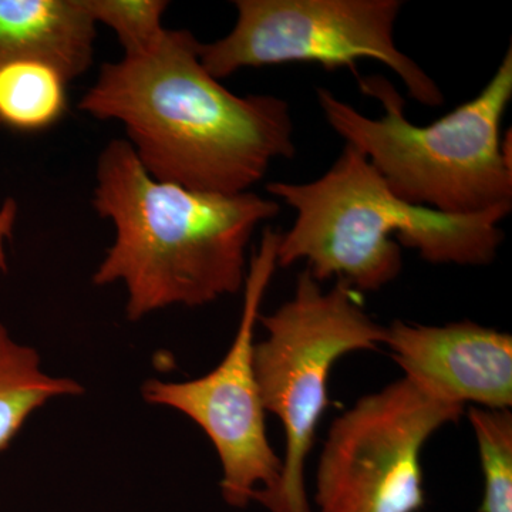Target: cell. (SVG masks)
Here are the masks:
<instances>
[{"instance_id":"9a60e30c","label":"cell","mask_w":512,"mask_h":512,"mask_svg":"<svg viewBox=\"0 0 512 512\" xmlns=\"http://www.w3.org/2000/svg\"><path fill=\"white\" fill-rule=\"evenodd\" d=\"M18 202L8 198L0 208V274L8 271V259H6V242L12 239L13 229L18 220Z\"/></svg>"},{"instance_id":"3957f363","label":"cell","mask_w":512,"mask_h":512,"mask_svg":"<svg viewBox=\"0 0 512 512\" xmlns=\"http://www.w3.org/2000/svg\"><path fill=\"white\" fill-rule=\"evenodd\" d=\"M275 200L296 212L281 234L276 264L305 261L319 282L338 278L355 291L376 292L403 268L402 248L430 264H491L504 241L500 222L512 207L447 215L400 200L362 153L346 144L335 164L311 183H271Z\"/></svg>"},{"instance_id":"7c38bea8","label":"cell","mask_w":512,"mask_h":512,"mask_svg":"<svg viewBox=\"0 0 512 512\" xmlns=\"http://www.w3.org/2000/svg\"><path fill=\"white\" fill-rule=\"evenodd\" d=\"M67 80L52 64L25 60L0 69V124L36 133L62 119Z\"/></svg>"},{"instance_id":"9c48e42d","label":"cell","mask_w":512,"mask_h":512,"mask_svg":"<svg viewBox=\"0 0 512 512\" xmlns=\"http://www.w3.org/2000/svg\"><path fill=\"white\" fill-rule=\"evenodd\" d=\"M383 345L404 377L430 396L491 410L512 406V338L474 322L421 326L396 320Z\"/></svg>"},{"instance_id":"277c9868","label":"cell","mask_w":512,"mask_h":512,"mask_svg":"<svg viewBox=\"0 0 512 512\" xmlns=\"http://www.w3.org/2000/svg\"><path fill=\"white\" fill-rule=\"evenodd\" d=\"M359 86L382 104L383 117L370 119L325 87L316 92L320 109L400 200L447 215L512 207L511 151L500 138L512 99L511 47L477 97L426 127L407 120L402 94L386 77H359Z\"/></svg>"},{"instance_id":"6da1fadb","label":"cell","mask_w":512,"mask_h":512,"mask_svg":"<svg viewBox=\"0 0 512 512\" xmlns=\"http://www.w3.org/2000/svg\"><path fill=\"white\" fill-rule=\"evenodd\" d=\"M200 46L190 30L167 29L148 52L104 63L79 110L120 121L156 180L242 194L274 161L295 156L291 107L269 94L229 92L202 66Z\"/></svg>"},{"instance_id":"52a82bcc","label":"cell","mask_w":512,"mask_h":512,"mask_svg":"<svg viewBox=\"0 0 512 512\" xmlns=\"http://www.w3.org/2000/svg\"><path fill=\"white\" fill-rule=\"evenodd\" d=\"M464 406L406 377L367 394L330 426L319 458V512H419L426 505L421 450Z\"/></svg>"},{"instance_id":"4fadbf2b","label":"cell","mask_w":512,"mask_h":512,"mask_svg":"<svg viewBox=\"0 0 512 512\" xmlns=\"http://www.w3.org/2000/svg\"><path fill=\"white\" fill-rule=\"evenodd\" d=\"M468 420L476 434L484 476L478 512H512V413L473 406Z\"/></svg>"},{"instance_id":"7a4b0ae2","label":"cell","mask_w":512,"mask_h":512,"mask_svg":"<svg viewBox=\"0 0 512 512\" xmlns=\"http://www.w3.org/2000/svg\"><path fill=\"white\" fill-rule=\"evenodd\" d=\"M96 175L93 205L116 237L93 282H124L131 320L237 293L256 227L281 212L278 201L255 192L211 194L158 181L127 140L107 144Z\"/></svg>"},{"instance_id":"30bf717a","label":"cell","mask_w":512,"mask_h":512,"mask_svg":"<svg viewBox=\"0 0 512 512\" xmlns=\"http://www.w3.org/2000/svg\"><path fill=\"white\" fill-rule=\"evenodd\" d=\"M96 26L86 0H0V69L37 60L72 82L92 66Z\"/></svg>"},{"instance_id":"8fae6325","label":"cell","mask_w":512,"mask_h":512,"mask_svg":"<svg viewBox=\"0 0 512 512\" xmlns=\"http://www.w3.org/2000/svg\"><path fill=\"white\" fill-rule=\"evenodd\" d=\"M83 390L72 379L46 375L36 350L16 343L0 325V451L47 400L79 396Z\"/></svg>"},{"instance_id":"5b68a950","label":"cell","mask_w":512,"mask_h":512,"mask_svg":"<svg viewBox=\"0 0 512 512\" xmlns=\"http://www.w3.org/2000/svg\"><path fill=\"white\" fill-rule=\"evenodd\" d=\"M268 338L254 346L256 383L265 412L285 430L282 476L271 493H255L269 512H312L306 460L329 407V375L340 357L383 345L386 328L362 308L355 289L338 281L323 291L308 269L295 295L272 315L259 316Z\"/></svg>"},{"instance_id":"ba28073f","label":"cell","mask_w":512,"mask_h":512,"mask_svg":"<svg viewBox=\"0 0 512 512\" xmlns=\"http://www.w3.org/2000/svg\"><path fill=\"white\" fill-rule=\"evenodd\" d=\"M279 241L281 232L266 228L251 256L241 322L220 365L191 382L150 380L143 387L147 402L180 410L207 433L224 473L222 497L235 508L247 507L255 493L274 491L282 476V458L266 436L265 409L254 369L255 325L278 268Z\"/></svg>"},{"instance_id":"8992f818","label":"cell","mask_w":512,"mask_h":512,"mask_svg":"<svg viewBox=\"0 0 512 512\" xmlns=\"http://www.w3.org/2000/svg\"><path fill=\"white\" fill-rule=\"evenodd\" d=\"M227 36L200 46L202 66L217 80L245 67L316 63L323 69L373 59L399 76L412 99L439 107L437 83L396 46L402 0H237Z\"/></svg>"},{"instance_id":"5bb4252c","label":"cell","mask_w":512,"mask_h":512,"mask_svg":"<svg viewBox=\"0 0 512 512\" xmlns=\"http://www.w3.org/2000/svg\"><path fill=\"white\" fill-rule=\"evenodd\" d=\"M94 22L113 30L124 55H141L158 45L167 29L164 0H86Z\"/></svg>"}]
</instances>
